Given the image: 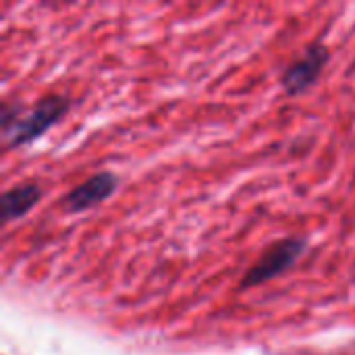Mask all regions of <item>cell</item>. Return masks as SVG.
<instances>
[{
    "label": "cell",
    "mask_w": 355,
    "mask_h": 355,
    "mask_svg": "<svg viewBox=\"0 0 355 355\" xmlns=\"http://www.w3.org/2000/svg\"><path fill=\"white\" fill-rule=\"evenodd\" d=\"M327 60H329V50L322 44L310 46L297 60L289 64V69L283 75V87L287 89V94H300L308 89L322 73Z\"/></svg>",
    "instance_id": "3957f363"
},
{
    "label": "cell",
    "mask_w": 355,
    "mask_h": 355,
    "mask_svg": "<svg viewBox=\"0 0 355 355\" xmlns=\"http://www.w3.org/2000/svg\"><path fill=\"white\" fill-rule=\"evenodd\" d=\"M69 108V100L64 96L52 94L42 98L29 112L21 114L19 106L4 102L2 106V131L8 148H19L35 137H40L46 129H50Z\"/></svg>",
    "instance_id": "6da1fadb"
},
{
    "label": "cell",
    "mask_w": 355,
    "mask_h": 355,
    "mask_svg": "<svg viewBox=\"0 0 355 355\" xmlns=\"http://www.w3.org/2000/svg\"><path fill=\"white\" fill-rule=\"evenodd\" d=\"M42 198V187L37 183H23L8 189L2 196V216L4 220H15L27 214Z\"/></svg>",
    "instance_id": "5b68a950"
},
{
    "label": "cell",
    "mask_w": 355,
    "mask_h": 355,
    "mask_svg": "<svg viewBox=\"0 0 355 355\" xmlns=\"http://www.w3.org/2000/svg\"><path fill=\"white\" fill-rule=\"evenodd\" d=\"M114 189H116V177L112 173L102 171L79 183L75 189H71L64 198V206L69 212H83L110 198Z\"/></svg>",
    "instance_id": "277c9868"
},
{
    "label": "cell",
    "mask_w": 355,
    "mask_h": 355,
    "mask_svg": "<svg viewBox=\"0 0 355 355\" xmlns=\"http://www.w3.org/2000/svg\"><path fill=\"white\" fill-rule=\"evenodd\" d=\"M304 248H306L304 239H283V241H277L245 272V277L241 279V287L243 289L258 287V285L279 277L281 272H285L287 268H291L295 264V260L304 254Z\"/></svg>",
    "instance_id": "7a4b0ae2"
}]
</instances>
